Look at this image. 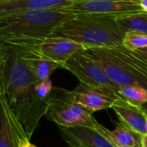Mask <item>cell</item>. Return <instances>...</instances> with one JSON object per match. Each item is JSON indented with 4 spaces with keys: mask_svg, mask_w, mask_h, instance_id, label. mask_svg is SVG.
<instances>
[{
    "mask_svg": "<svg viewBox=\"0 0 147 147\" xmlns=\"http://www.w3.org/2000/svg\"><path fill=\"white\" fill-rule=\"evenodd\" d=\"M142 107H143L144 110L146 111V114H147V102H146V103H145L144 105H142Z\"/></svg>",
    "mask_w": 147,
    "mask_h": 147,
    "instance_id": "obj_23",
    "label": "cell"
},
{
    "mask_svg": "<svg viewBox=\"0 0 147 147\" xmlns=\"http://www.w3.org/2000/svg\"><path fill=\"white\" fill-rule=\"evenodd\" d=\"M146 130H147V117H146Z\"/></svg>",
    "mask_w": 147,
    "mask_h": 147,
    "instance_id": "obj_24",
    "label": "cell"
},
{
    "mask_svg": "<svg viewBox=\"0 0 147 147\" xmlns=\"http://www.w3.org/2000/svg\"><path fill=\"white\" fill-rule=\"evenodd\" d=\"M2 1H6V0H0V2H2Z\"/></svg>",
    "mask_w": 147,
    "mask_h": 147,
    "instance_id": "obj_25",
    "label": "cell"
},
{
    "mask_svg": "<svg viewBox=\"0 0 147 147\" xmlns=\"http://www.w3.org/2000/svg\"><path fill=\"white\" fill-rule=\"evenodd\" d=\"M112 109L119 117L121 123L140 138L147 134V114L140 105L133 104L122 98L115 101Z\"/></svg>",
    "mask_w": 147,
    "mask_h": 147,
    "instance_id": "obj_9",
    "label": "cell"
},
{
    "mask_svg": "<svg viewBox=\"0 0 147 147\" xmlns=\"http://www.w3.org/2000/svg\"><path fill=\"white\" fill-rule=\"evenodd\" d=\"M120 96L135 105H144L147 102V89L140 85H127L120 88Z\"/></svg>",
    "mask_w": 147,
    "mask_h": 147,
    "instance_id": "obj_17",
    "label": "cell"
},
{
    "mask_svg": "<svg viewBox=\"0 0 147 147\" xmlns=\"http://www.w3.org/2000/svg\"><path fill=\"white\" fill-rule=\"evenodd\" d=\"M0 147H18L22 139L28 137L22 126L9 108L6 101L2 96H0Z\"/></svg>",
    "mask_w": 147,
    "mask_h": 147,
    "instance_id": "obj_10",
    "label": "cell"
},
{
    "mask_svg": "<svg viewBox=\"0 0 147 147\" xmlns=\"http://www.w3.org/2000/svg\"><path fill=\"white\" fill-rule=\"evenodd\" d=\"M136 53H138L140 56H141L143 59H146L147 60V47L146 48H143V49H140V50H137V51H134Z\"/></svg>",
    "mask_w": 147,
    "mask_h": 147,
    "instance_id": "obj_20",
    "label": "cell"
},
{
    "mask_svg": "<svg viewBox=\"0 0 147 147\" xmlns=\"http://www.w3.org/2000/svg\"><path fill=\"white\" fill-rule=\"evenodd\" d=\"M93 129L99 132L115 147H141L140 140H138L139 136L121 122L115 125V129L109 130L96 120Z\"/></svg>",
    "mask_w": 147,
    "mask_h": 147,
    "instance_id": "obj_15",
    "label": "cell"
},
{
    "mask_svg": "<svg viewBox=\"0 0 147 147\" xmlns=\"http://www.w3.org/2000/svg\"><path fill=\"white\" fill-rule=\"evenodd\" d=\"M72 96L75 102L85 108L92 114L100 110L112 109L116 100L82 83H79L72 90Z\"/></svg>",
    "mask_w": 147,
    "mask_h": 147,
    "instance_id": "obj_12",
    "label": "cell"
},
{
    "mask_svg": "<svg viewBox=\"0 0 147 147\" xmlns=\"http://www.w3.org/2000/svg\"><path fill=\"white\" fill-rule=\"evenodd\" d=\"M75 16L64 9L24 10L0 15V40L40 43Z\"/></svg>",
    "mask_w": 147,
    "mask_h": 147,
    "instance_id": "obj_2",
    "label": "cell"
},
{
    "mask_svg": "<svg viewBox=\"0 0 147 147\" xmlns=\"http://www.w3.org/2000/svg\"><path fill=\"white\" fill-rule=\"evenodd\" d=\"M77 0H6L0 2V15L24 10L64 9Z\"/></svg>",
    "mask_w": 147,
    "mask_h": 147,
    "instance_id": "obj_13",
    "label": "cell"
},
{
    "mask_svg": "<svg viewBox=\"0 0 147 147\" xmlns=\"http://www.w3.org/2000/svg\"><path fill=\"white\" fill-rule=\"evenodd\" d=\"M47 104V119L59 127L94 128L96 119L90 111L75 102L72 90L53 87Z\"/></svg>",
    "mask_w": 147,
    "mask_h": 147,
    "instance_id": "obj_5",
    "label": "cell"
},
{
    "mask_svg": "<svg viewBox=\"0 0 147 147\" xmlns=\"http://www.w3.org/2000/svg\"><path fill=\"white\" fill-rule=\"evenodd\" d=\"M40 53L49 60L64 65L75 53L79 51L86 50L84 45L68 38L59 36H51L38 44Z\"/></svg>",
    "mask_w": 147,
    "mask_h": 147,
    "instance_id": "obj_8",
    "label": "cell"
},
{
    "mask_svg": "<svg viewBox=\"0 0 147 147\" xmlns=\"http://www.w3.org/2000/svg\"><path fill=\"white\" fill-rule=\"evenodd\" d=\"M39 43L27 42L25 59L35 78L40 82L48 80L52 73L57 69H62L59 64L45 58L38 49Z\"/></svg>",
    "mask_w": 147,
    "mask_h": 147,
    "instance_id": "obj_14",
    "label": "cell"
},
{
    "mask_svg": "<svg viewBox=\"0 0 147 147\" xmlns=\"http://www.w3.org/2000/svg\"><path fill=\"white\" fill-rule=\"evenodd\" d=\"M72 14L119 16L142 12L140 0H77L64 8Z\"/></svg>",
    "mask_w": 147,
    "mask_h": 147,
    "instance_id": "obj_7",
    "label": "cell"
},
{
    "mask_svg": "<svg viewBox=\"0 0 147 147\" xmlns=\"http://www.w3.org/2000/svg\"><path fill=\"white\" fill-rule=\"evenodd\" d=\"M122 46L131 51L146 48L147 34L135 31H127L123 39Z\"/></svg>",
    "mask_w": 147,
    "mask_h": 147,
    "instance_id": "obj_18",
    "label": "cell"
},
{
    "mask_svg": "<svg viewBox=\"0 0 147 147\" xmlns=\"http://www.w3.org/2000/svg\"><path fill=\"white\" fill-rule=\"evenodd\" d=\"M26 46L27 42L0 40V96L30 139L46 116L47 104L37 95L40 81L25 59Z\"/></svg>",
    "mask_w": 147,
    "mask_h": 147,
    "instance_id": "obj_1",
    "label": "cell"
},
{
    "mask_svg": "<svg viewBox=\"0 0 147 147\" xmlns=\"http://www.w3.org/2000/svg\"><path fill=\"white\" fill-rule=\"evenodd\" d=\"M118 23L126 31H135L147 34V13L138 12L134 14L115 16Z\"/></svg>",
    "mask_w": 147,
    "mask_h": 147,
    "instance_id": "obj_16",
    "label": "cell"
},
{
    "mask_svg": "<svg viewBox=\"0 0 147 147\" xmlns=\"http://www.w3.org/2000/svg\"><path fill=\"white\" fill-rule=\"evenodd\" d=\"M18 147H37L36 146H34V144H32L30 142V139L28 138H24L22 139L20 143H19V146Z\"/></svg>",
    "mask_w": 147,
    "mask_h": 147,
    "instance_id": "obj_19",
    "label": "cell"
},
{
    "mask_svg": "<svg viewBox=\"0 0 147 147\" xmlns=\"http://www.w3.org/2000/svg\"><path fill=\"white\" fill-rule=\"evenodd\" d=\"M64 69L72 73L80 83L99 90L107 96L118 99L119 87L107 75L102 67L85 50L75 53L64 65Z\"/></svg>",
    "mask_w": 147,
    "mask_h": 147,
    "instance_id": "obj_6",
    "label": "cell"
},
{
    "mask_svg": "<svg viewBox=\"0 0 147 147\" xmlns=\"http://www.w3.org/2000/svg\"><path fill=\"white\" fill-rule=\"evenodd\" d=\"M126 32L115 16L76 14L58 27L52 36L71 39L87 48L114 47L122 45Z\"/></svg>",
    "mask_w": 147,
    "mask_h": 147,
    "instance_id": "obj_3",
    "label": "cell"
},
{
    "mask_svg": "<svg viewBox=\"0 0 147 147\" xmlns=\"http://www.w3.org/2000/svg\"><path fill=\"white\" fill-rule=\"evenodd\" d=\"M140 7L143 12L147 13V0H140Z\"/></svg>",
    "mask_w": 147,
    "mask_h": 147,
    "instance_id": "obj_22",
    "label": "cell"
},
{
    "mask_svg": "<svg viewBox=\"0 0 147 147\" xmlns=\"http://www.w3.org/2000/svg\"><path fill=\"white\" fill-rule=\"evenodd\" d=\"M59 127L62 138L70 147H115L93 128Z\"/></svg>",
    "mask_w": 147,
    "mask_h": 147,
    "instance_id": "obj_11",
    "label": "cell"
},
{
    "mask_svg": "<svg viewBox=\"0 0 147 147\" xmlns=\"http://www.w3.org/2000/svg\"><path fill=\"white\" fill-rule=\"evenodd\" d=\"M91 56L105 71L119 89L127 85H140L147 89V60L124 47L87 48Z\"/></svg>",
    "mask_w": 147,
    "mask_h": 147,
    "instance_id": "obj_4",
    "label": "cell"
},
{
    "mask_svg": "<svg viewBox=\"0 0 147 147\" xmlns=\"http://www.w3.org/2000/svg\"><path fill=\"white\" fill-rule=\"evenodd\" d=\"M140 146L147 147V134L142 135L140 138Z\"/></svg>",
    "mask_w": 147,
    "mask_h": 147,
    "instance_id": "obj_21",
    "label": "cell"
}]
</instances>
